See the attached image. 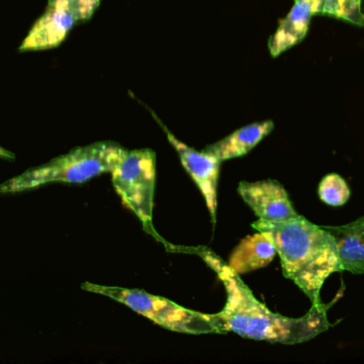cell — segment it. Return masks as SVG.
<instances>
[{"label": "cell", "mask_w": 364, "mask_h": 364, "mask_svg": "<svg viewBox=\"0 0 364 364\" xmlns=\"http://www.w3.org/2000/svg\"><path fill=\"white\" fill-rule=\"evenodd\" d=\"M322 14L331 15L364 27L361 0H325Z\"/></svg>", "instance_id": "cell-14"}, {"label": "cell", "mask_w": 364, "mask_h": 364, "mask_svg": "<svg viewBox=\"0 0 364 364\" xmlns=\"http://www.w3.org/2000/svg\"><path fill=\"white\" fill-rule=\"evenodd\" d=\"M111 173L113 186L124 204L136 214L144 228H153L155 152L151 149L126 150L121 162Z\"/></svg>", "instance_id": "cell-5"}, {"label": "cell", "mask_w": 364, "mask_h": 364, "mask_svg": "<svg viewBox=\"0 0 364 364\" xmlns=\"http://www.w3.org/2000/svg\"><path fill=\"white\" fill-rule=\"evenodd\" d=\"M312 16L314 12L307 1L295 0L294 6L288 16L282 19L275 33L269 38V49L271 55L278 57L303 41L309 29Z\"/></svg>", "instance_id": "cell-11"}, {"label": "cell", "mask_w": 364, "mask_h": 364, "mask_svg": "<svg viewBox=\"0 0 364 364\" xmlns=\"http://www.w3.org/2000/svg\"><path fill=\"white\" fill-rule=\"evenodd\" d=\"M81 288L114 299L151 322L174 333L186 335L223 333L214 314L199 313L186 309L168 299L149 294L144 291L98 286L89 282L81 284Z\"/></svg>", "instance_id": "cell-4"}, {"label": "cell", "mask_w": 364, "mask_h": 364, "mask_svg": "<svg viewBox=\"0 0 364 364\" xmlns=\"http://www.w3.org/2000/svg\"><path fill=\"white\" fill-rule=\"evenodd\" d=\"M277 251L271 239L258 232L244 239L235 250L229 261V266L239 274L256 271L269 265Z\"/></svg>", "instance_id": "cell-12"}, {"label": "cell", "mask_w": 364, "mask_h": 364, "mask_svg": "<svg viewBox=\"0 0 364 364\" xmlns=\"http://www.w3.org/2000/svg\"><path fill=\"white\" fill-rule=\"evenodd\" d=\"M81 23L65 0H48L44 14L33 24L19 51H44L59 46L75 25Z\"/></svg>", "instance_id": "cell-6"}, {"label": "cell", "mask_w": 364, "mask_h": 364, "mask_svg": "<svg viewBox=\"0 0 364 364\" xmlns=\"http://www.w3.org/2000/svg\"><path fill=\"white\" fill-rule=\"evenodd\" d=\"M252 228L275 246L284 277L305 293L312 307H323L320 293L325 281L343 271L331 233L301 215L286 222L258 220Z\"/></svg>", "instance_id": "cell-2"}, {"label": "cell", "mask_w": 364, "mask_h": 364, "mask_svg": "<svg viewBox=\"0 0 364 364\" xmlns=\"http://www.w3.org/2000/svg\"><path fill=\"white\" fill-rule=\"evenodd\" d=\"M156 118V117H155ZM171 145L176 149L182 166L188 171L197 187L205 198V204L211 215L212 222H215L216 209H218V181L220 173V160L205 152H198L184 145L176 138L161 122Z\"/></svg>", "instance_id": "cell-7"}, {"label": "cell", "mask_w": 364, "mask_h": 364, "mask_svg": "<svg viewBox=\"0 0 364 364\" xmlns=\"http://www.w3.org/2000/svg\"><path fill=\"white\" fill-rule=\"evenodd\" d=\"M237 192L259 220L286 222L299 215L293 207L284 186L275 180H265L254 183L241 182Z\"/></svg>", "instance_id": "cell-8"}, {"label": "cell", "mask_w": 364, "mask_h": 364, "mask_svg": "<svg viewBox=\"0 0 364 364\" xmlns=\"http://www.w3.org/2000/svg\"><path fill=\"white\" fill-rule=\"evenodd\" d=\"M318 197L329 207H342L350 198L348 184L337 173L327 175L318 185Z\"/></svg>", "instance_id": "cell-13"}, {"label": "cell", "mask_w": 364, "mask_h": 364, "mask_svg": "<svg viewBox=\"0 0 364 364\" xmlns=\"http://www.w3.org/2000/svg\"><path fill=\"white\" fill-rule=\"evenodd\" d=\"M126 150L111 141L79 147L0 184V194H19L50 183L80 184L111 172Z\"/></svg>", "instance_id": "cell-3"}, {"label": "cell", "mask_w": 364, "mask_h": 364, "mask_svg": "<svg viewBox=\"0 0 364 364\" xmlns=\"http://www.w3.org/2000/svg\"><path fill=\"white\" fill-rule=\"evenodd\" d=\"M335 241L343 271L364 274V216L340 227H324Z\"/></svg>", "instance_id": "cell-9"}, {"label": "cell", "mask_w": 364, "mask_h": 364, "mask_svg": "<svg viewBox=\"0 0 364 364\" xmlns=\"http://www.w3.org/2000/svg\"><path fill=\"white\" fill-rule=\"evenodd\" d=\"M77 13L81 23L91 19L96 9L100 6V0H65Z\"/></svg>", "instance_id": "cell-15"}, {"label": "cell", "mask_w": 364, "mask_h": 364, "mask_svg": "<svg viewBox=\"0 0 364 364\" xmlns=\"http://www.w3.org/2000/svg\"><path fill=\"white\" fill-rule=\"evenodd\" d=\"M198 254L215 271L226 291L224 309L214 314L223 335L231 331L245 339L294 345L314 339L331 327L326 306L311 307L299 318L274 313L257 301L239 274L220 256L208 249H199Z\"/></svg>", "instance_id": "cell-1"}, {"label": "cell", "mask_w": 364, "mask_h": 364, "mask_svg": "<svg viewBox=\"0 0 364 364\" xmlns=\"http://www.w3.org/2000/svg\"><path fill=\"white\" fill-rule=\"evenodd\" d=\"M273 130V121L250 124L235 130L222 140L208 145L203 152L211 154L220 162L241 157L250 153L260 141L263 140V138L271 134Z\"/></svg>", "instance_id": "cell-10"}, {"label": "cell", "mask_w": 364, "mask_h": 364, "mask_svg": "<svg viewBox=\"0 0 364 364\" xmlns=\"http://www.w3.org/2000/svg\"><path fill=\"white\" fill-rule=\"evenodd\" d=\"M0 157L4 158V160H15V154L8 151L4 147H0Z\"/></svg>", "instance_id": "cell-17"}, {"label": "cell", "mask_w": 364, "mask_h": 364, "mask_svg": "<svg viewBox=\"0 0 364 364\" xmlns=\"http://www.w3.org/2000/svg\"><path fill=\"white\" fill-rule=\"evenodd\" d=\"M309 4L314 15L322 14L323 8H324L325 0H305Z\"/></svg>", "instance_id": "cell-16"}]
</instances>
